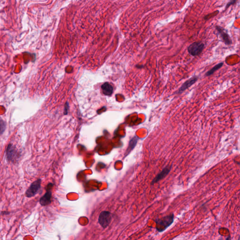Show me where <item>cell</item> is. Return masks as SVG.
<instances>
[{
  "instance_id": "obj_5",
  "label": "cell",
  "mask_w": 240,
  "mask_h": 240,
  "mask_svg": "<svg viewBox=\"0 0 240 240\" xmlns=\"http://www.w3.org/2000/svg\"><path fill=\"white\" fill-rule=\"evenodd\" d=\"M41 187V180L38 179L32 183L26 192V196L28 197H33L36 195Z\"/></svg>"
},
{
  "instance_id": "obj_7",
  "label": "cell",
  "mask_w": 240,
  "mask_h": 240,
  "mask_svg": "<svg viewBox=\"0 0 240 240\" xmlns=\"http://www.w3.org/2000/svg\"><path fill=\"white\" fill-rule=\"evenodd\" d=\"M6 157L8 160L13 161L16 159L18 152L15 146L9 144L8 146L6 151Z\"/></svg>"
},
{
  "instance_id": "obj_11",
  "label": "cell",
  "mask_w": 240,
  "mask_h": 240,
  "mask_svg": "<svg viewBox=\"0 0 240 240\" xmlns=\"http://www.w3.org/2000/svg\"><path fill=\"white\" fill-rule=\"evenodd\" d=\"M223 64H224V63L223 62H219L218 64H216L215 66L213 67L212 69H211L210 70H209L206 73L205 76L206 77H208V76H210L212 75L216 71L219 70L220 68H222L223 66Z\"/></svg>"
},
{
  "instance_id": "obj_12",
  "label": "cell",
  "mask_w": 240,
  "mask_h": 240,
  "mask_svg": "<svg viewBox=\"0 0 240 240\" xmlns=\"http://www.w3.org/2000/svg\"><path fill=\"white\" fill-rule=\"evenodd\" d=\"M137 142H138V141H137L136 138H133L131 140L130 143H129V147L128 148L129 149V151L131 150L132 149H133L134 147L136 145Z\"/></svg>"
},
{
  "instance_id": "obj_8",
  "label": "cell",
  "mask_w": 240,
  "mask_h": 240,
  "mask_svg": "<svg viewBox=\"0 0 240 240\" xmlns=\"http://www.w3.org/2000/svg\"><path fill=\"white\" fill-rule=\"evenodd\" d=\"M171 166H167V167L165 168L164 169L162 170V171L160 173H159L158 175L155 177V178L152 181V184H154V183H157L159 181H160L161 180L164 178V177L167 176L168 174H169V173L170 172V170L171 169Z\"/></svg>"
},
{
  "instance_id": "obj_3",
  "label": "cell",
  "mask_w": 240,
  "mask_h": 240,
  "mask_svg": "<svg viewBox=\"0 0 240 240\" xmlns=\"http://www.w3.org/2000/svg\"><path fill=\"white\" fill-rule=\"evenodd\" d=\"M215 28L217 31V34L221 38L222 42H224L227 45H231L232 44V40L227 31L220 26H216Z\"/></svg>"
},
{
  "instance_id": "obj_6",
  "label": "cell",
  "mask_w": 240,
  "mask_h": 240,
  "mask_svg": "<svg viewBox=\"0 0 240 240\" xmlns=\"http://www.w3.org/2000/svg\"><path fill=\"white\" fill-rule=\"evenodd\" d=\"M53 187V184L52 183H49L48 186V190H47V192L45 193L44 196L42 197H41L40 200V204L42 206H45L50 204L51 202V196L52 192L51 191V189Z\"/></svg>"
},
{
  "instance_id": "obj_9",
  "label": "cell",
  "mask_w": 240,
  "mask_h": 240,
  "mask_svg": "<svg viewBox=\"0 0 240 240\" xmlns=\"http://www.w3.org/2000/svg\"><path fill=\"white\" fill-rule=\"evenodd\" d=\"M197 80H198V77L195 76L190 78V80H188L182 85L181 87L180 88L179 92L180 93L183 92V91L186 90L187 89H188V88L195 84L196 82L197 81Z\"/></svg>"
},
{
  "instance_id": "obj_4",
  "label": "cell",
  "mask_w": 240,
  "mask_h": 240,
  "mask_svg": "<svg viewBox=\"0 0 240 240\" xmlns=\"http://www.w3.org/2000/svg\"><path fill=\"white\" fill-rule=\"evenodd\" d=\"M112 217L111 213L108 211H103L99 217V223L103 229H106L109 226L111 222Z\"/></svg>"
},
{
  "instance_id": "obj_2",
  "label": "cell",
  "mask_w": 240,
  "mask_h": 240,
  "mask_svg": "<svg viewBox=\"0 0 240 240\" xmlns=\"http://www.w3.org/2000/svg\"><path fill=\"white\" fill-rule=\"evenodd\" d=\"M204 48V44L202 42H195L191 44L188 48V51L191 55L197 56L202 52Z\"/></svg>"
},
{
  "instance_id": "obj_10",
  "label": "cell",
  "mask_w": 240,
  "mask_h": 240,
  "mask_svg": "<svg viewBox=\"0 0 240 240\" xmlns=\"http://www.w3.org/2000/svg\"><path fill=\"white\" fill-rule=\"evenodd\" d=\"M103 93L107 96H110L113 92V87L109 83H104L102 86Z\"/></svg>"
},
{
  "instance_id": "obj_14",
  "label": "cell",
  "mask_w": 240,
  "mask_h": 240,
  "mask_svg": "<svg viewBox=\"0 0 240 240\" xmlns=\"http://www.w3.org/2000/svg\"><path fill=\"white\" fill-rule=\"evenodd\" d=\"M237 2L236 0H231L230 1H229L227 4L226 7V9L228 8L229 7L232 5L234 4Z\"/></svg>"
},
{
  "instance_id": "obj_1",
  "label": "cell",
  "mask_w": 240,
  "mask_h": 240,
  "mask_svg": "<svg viewBox=\"0 0 240 240\" xmlns=\"http://www.w3.org/2000/svg\"><path fill=\"white\" fill-rule=\"evenodd\" d=\"M174 215L173 214L166 216L160 219H158L155 220L156 229L159 232L165 231L174 222Z\"/></svg>"
},
{
  "instance_id": "obj_13",
  "label": "cell",
  "mask_w": 240,
  "mask_h": 240,
  "mask_svg": "<svg viewBox=\"0 0 240 240\" xmlns=\"http://www.w3.org/2000/svg\"><path fill=\"white\" fill-rule=\"evenodd\" d=\"M5 128H6V124L5 123L4 121H2V120L1 119V134H2L3 132L5 131Z\"/></svg>"
}]
</instances>
